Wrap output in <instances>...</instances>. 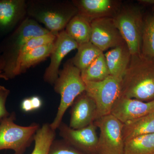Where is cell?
Segmentation results:
<instances>
[{
  "label": "cell",
  "mask_w": 154,
  "mask_h": 154,
  "mask_svg": "<svg viewBox=\"0 0 154 154\" xmlns=\"http://www.w3.org/2000/svg\"><path fill=\"white\" fill-rule=\"evenodd\" d=\"M33 110H37L41 107L42 101L41 99L37 96H33L30 98Z\"/></svg>",
  "instance_id": "obj_28"
},
{
  "label": "cell",
  "mask_w": 154,
  "mask_h": 154,
  "mask_svg": "<svg viewBox=\"0 0 154 154\" xmlns=\"http://www.w3.org/2000/svg\"><path fill=\"white\" fill-rule=\"evenodd\" d=\"M55 137V130L51 128L50 124H43L34 135L35 146L31 154H48Z\"/></svg>",
  "instance_id": "obj_22"
},
{
  "label": "cell",
  "mask_w": 154,
  "mask_h": 154,
  "mask_svg": "<svg viewBox=\"0 0 154 154\" xmlns=\"http://www.w3.org/2000/svg\"><path fill=\"white\" fill-rule=\"evenodd\" d=\"M72 2L78 14L91 22L99 18H113L121 8L119 2L113 0H74Z\"/></svg>",
  "instance_id": "obj_13"
},
{
  "label": "cell",
  "mask_w": 154,
  "mask_h": 154,
  "mask_svg": "<svg viewBox=\"0 0 154 154\" xmlns=\"http://www.w3.org/2000/svg\"><path fill=\"white\" fill-rule=\"evenodd\" d=\"M16 114L13 112L0 122V151L11 149L15 154H24L34 140L39 126L33 123L23 126L15 123Z\"/></svg>",
  "instance_id": "obj_6"
},
{
  "label": "cell",
  "mask_w": 154,
  "mask_h": 154,
  "mask_svg": "<svg viewBox=\"0 0 154 154\" xmlns=\"http://www.w3.org/2000/svg\"><path fill=\"white\" fill-rule=\"evenodd\" d=\"M122 79L110 75L100 82H84L85 92L96 104V119L111 113L113 105L121 96Z\"/></svg>",
  "instance_id": "obj_7"
},
{
  "label": "cell",
  "mask_w": 154,
  "mask_h": 154,
  "mask_svg": "<svg viewBox=\"0 0 154 154\" xmlns=\"http://www.w3.org/2000/svg\"><path fill=\"white\" fill-rule=\"evenodd\" d=\"M79 45L69 36L65 30L58 34L50 56V62L45 69L43 79L45 82L53 85L58 77L60 64L66 56L74 50L78 49Z\"/></svg>",
  "instance_id": "obj_11"
},
{
  "label": "cell",
  "mask_w": 154,
  "mask_h": 154,
  "mask_svg": "<svg viewBox=\"0 0 154 154\" xmlns=\"http://www.w3.org/2000/svg\"><path fill=\"white\" fill-rule=\"evenodd\" d=\"M123 154H154V134L140 136L125 142Z\"/></svg>",
  "instance_id": "obj_23"
},
{
  "label": "cell",
  "mask_w": 154,
  "mask_h": 154,
  "mask_svg": "<svg viewBox=\"0 0 154 154\" xmlns=\"http://www.w3.org/2000/svg\"><path fill=\"white\" fill-rule=\"evenodd\" d=\"M141 54L154 60V14L144 22Z\"/></svg>",
  "instance_id": "obj_24"
},
{
  "label": "cell",
  "mask_w": 154,
  "mask_h": 154,
  "mask_svg": "<svg viewBox=\"0 0 154 154\" xmlns=\"http://www.w3.org/2000/svg\"><path fill=\"white\" fill-rule=\"evenodd\" d=\"M54 42L36 48L23 55L17 62L14 78L25 72L31 67L44 60L51 54Z\"/></svg>",
  "instance_id": "obj_18"
},
{
  "label": "cell",
  "mask_w": 154,
  "mask_h": 154,
  "mask_svg": "<svg viewBox=\"0 0 154 154\" xmlns=\"http://www.w3.org/2000/svg\"><path fill=\"white\" fill-rule=\"evenodd\" d=\"M154 113V99L143 102L120 96L113 105L111 114L125 123Z\"/></svg>",
  "instance_id": "obj_12"
},
{
  "label": "cell",
  "mask_w": 154,
  "mask_h": 154,
  "mask_svg": "<svg viewBox=\"0 0 154 154\" xmlns=\"http://www.w3.org/2000/svg\"><path fill=\"white\" fill-rule=\"evenodd\" d=\"M113 19L131 55L141 54L144 21L140 10L130 6L120 8Z\"/></svg>",
  "instance_id": "obj_5"
},
{
  "label": "cell",
  "mask_w": 154,
  "mask_h": 154,
  "mask_svg": "<svg viewBox=\"0 0 154 154\" xmlns=\"http://www.w3.org/2000/svg\"><path fill=\"white\" fill-rule=\"evenodd\" d=\"M154 134V113L123 123L125 141L144 135Z\"/></svg>",
  "instance_id": "obj_17"
},
{
  "label": "cell",
  "mask_w": 154,
  "mask_h": 154,
  "mask_svg": "<svg viewBox=\"0 0 154 154\" xmlns=\"http://www.w3.org/2000/svg\"><path fill=\"white\" fill-rule=\"evenodd\" d=\"M0 79H2L6 80V81L8 80L5 76L3 74V72L1 71H0Z\"/></svg>",
  "instance_id": "obj_31"
},
{
  "label": "cell",
  "mask_w": 154,
  "mask_h": 154,
  "mask_svg": "<svg viewBox=\"0 0 154 154\" xmlns=\"http://www.w3.org/2000/svg\"><path fill=\"white\" fill-rule=\"evenodd\" d=\"M36 20L26 18L2 42L0 53L5 63L3 73L8 80L13 79V72L19 51L31 38L49 33Z\"/></svg>",
  "instance_id": "obj_3"
},
{
  "label": "cell",
  "mask_w": 154,
  "mask_h": 154,
  "mask_svg": "<svg viewBox=\"0 0 154 154\" xmlns=\"http://www.w3.org/2000/svg\"><path fill=\"white\" fill-rule=\"evenodd\" d=\"M84 82H99L110 75L104 53L96 58L88 67L81 72Z\"/></svg>",
  "instance_id": "obj_20"
},
{
  "label": "cell",
  "mask_w": 154,
  "mask_h": 154,
  "mask_svg": "<svg viewBox=\"0 0 154 154\" xmlns=\"http://www.w3.org/2000/svg\"><path fill=\"white\" fill-rule=\"evenodd\" d=\"M10 94L9 89L4 86H0V122L11 114L6 107V101Z\"/></svg>",
  "instance_id": "obj_26"
},
{
  "label": "cell",
  "mask_w": 154,
  "mask_h": 154,
  "mask_svg": "<svg viewBox=\"0 0 154 154\" xmlns=\"http://www.w3.org/2000/svg\"><path fill=\"white\" fill-rule=\"evenodd\" d=\"M54 90L60 96L57 113L50 126L53 129H58L62 122L63 118L68 108L75 100L85 91V85L81 71L69 60L60 70L58 77L54 84Z\"/></svg>",
  "instance_id": "obj_4"
},
{
  "label": "cell",
  "mask_w": 154,
  "mask_h": 154,
  "mask_svg": "<svg viewBox=\"0 0 154 154\" xmlns=\"http://www.w3.org/2000/svg\"><path fill=\"white\" fill-rule=\"evenodd\" d=\"M96 128L94 122L83 128L75 129L62 122L58 129L60 135L67 143L83 152L95 154L98 141Z\"/></svg>",
  "instance_id": "obj_10"
},
{
  "label": "cell",
  "mask_w": 154,
  "mask_h": 154,
  "mask_svg": "<svg viewBox=\"0 0 154 154\" xmlns=\"http://www.w3.org/2000/svg\"><path fill=\"white\" fill-rule=\"evenodd\" d=\"M48 154H85L65 141L54 140Z\"/></svg>",
  "instance_id": "obj_25"
},
{
  "label": "cell",
  "mask_w": 154,
  "mask_h": 154,
  "mask_svg": "<svg viewBox=\"0 0 154 154\" xmlns=\"http://www.w3.org/2000/svg\"><path fill=\"white\" fill-rule=\"evenodd\" d=\"M25 0H0V34L12 32L23 21L27 12Z\"/></svg>",
  "instance_id": "obj_14"
},
{
  "label": "cell",
  "mask_w": 154,
  "mask_h": 154,
  "mask_svg": "<svg viewBox=\"0 0 154 154\" xmlns=\"http://www.w3.org/2000/svg\"><path fill=\"white\" fill-rule=\"evenodd\" d=\"M104 54L110 75L122 79L131 56L126 43L112 48Z\"/></svg>",
  "instance_id": "obj_16"
},
{
  "label": "cell",
  "mask_w": 154,
  "mask_h": 154,
  "mask_svg": "<svg viewBox=\"0 0 154 154\" xmlns=\"http://www.w3.org/2000/svg\"><path fill=\"white\" fill-rule=\"evenodd\" d=\"M94 124L100 130L96 153L97 154H123L125 141L123 123L110 114L96 119Z\"/></svg>",
  "instance_id": "obj_8"
},
{
  "label": "cell",
  "mask_w": 154,
  "mask_h": 154,
  "mask_svg": "<svg viewBox=\"0 0 154 154\" xmlns=\"http://www.w3.org/2000/svg\"><path fill=\"white\" fill-rule=\"evenodd\" d=\"M5 66L4 60H3L2 56L0 53V71L2 72Z\"/></svg>",
  "instance_id": "obj_30"
},
{
  "label": "cell",
  "mask_w": 154,
  "mask_h": 154,
  "mask_svg": "<svg viewBox=\"0 0 154 154\" xmlns=\"http://www.w3.org/2000/svg\"><path fill=\"white\" fill-rule=\"evenodd\" d=\"M91 26L90 42L102 52L125 43L113 18L94 19L91 22Z\"/></svg>",
  "instance_id": "obj_9"
},
{
  "label": "cell",
  "mask_w": 154,
  "mask_h": 154,
  "mask_svg": "<svg viewBox=\"0 0 154 154\" xmlns=\"http://www.w3.org/2000/svg\"><path fill=\"white\" fill-rule=\"evenodd\" d=\"M21 107L24 112H29L33 110L30 98H26L22 101Z\"/></svg>",
  "instance_id": "obj_27"
},
{
  "label": "cell",
  "mask_w": 154,
  "mask_h": 154,
  "mask_svg": "<svg viewBox=\"0 0 154 154\" xmlns=\"http://www.w3.org/2000/svg\"><path fill=\"white\" fill-rule=\"evenodd\" d=\"M138 1L143 5H154V0H140Z\"/></svg>",
  "instance_id": "obj_29"
},
{
  "label": "cell",
  "mask_w": 154,
  "mask_h": 154,
  "mask_svg": "<svg viewBox=\"0 0 154 154\" xmlns=\"http://www.w3.org/2000/svg\"><path fill=\"white\" fill-rule=\"evenodd\" d=\"M71 106L69 125L71 128H83L94 123L96 120V104L85 92L77 97Z\"/></svg>",
  "instance_id": "obj_15"
},
{
  "label": "cell",
  "mask_w": 154,
  "mask_h": 154,
  "mask_svg": "<svg viewBox=\"0 0 154 154\" xmlns=\"http://www.w3.org/2000/svg\"><path fill=\"white\" fill-rule=\"evenodd\" d=\"M76 54L72 59L75 66L82 71L95 59L102 51L91 42L79 45Z\"/></svg>",
  "instance_id": "obj_21"
},
{
  "label": "cell",
  "mask_w": 154,
  "mask_h": 154,
  "mask_svg": "<svg viewBox=\"0 0 154 154\" xmlns=\"http://www.w3.org/2000/svg\"><path fill=\"white\" fill-rule=\"evenodd\" d=\"M27 14L43 24L50 32L58 35L78 14L73 3L52 1L27 2Z\"/></svg>",
  "instance_id": "obj_2"
},
{
  "label": "cell",
  "mask_w": 154,
  "mask_h": 154,
  "mask_svg": "<svg viewBox=\"0 0 154 154\" xmlns=\"http://www.w3.org/2000/svg\"><path fill=\"white\" fill-rule=\"evenodd\" d=\"M121 96L149 102L154 99V60L132 55L122 79Z\"/></svg>",
  "instance_id": "obj_1"
},
{
  "label": "cell",
  "mask_w": 154,
  "mask_h": 154,
  "mask_svg": "<svg viewBox=\"0 0 154 154\" xmlns=\"http://www.w3.org/2000/svg\"><path fill=\"white\" fill-rule=\"evenodd\" d=\"M91 22L77 14L73 17L66 27V33L79 45L90 42Z\"/></svg>",
  "instance_id": "obj_19"
}]
</instances>
